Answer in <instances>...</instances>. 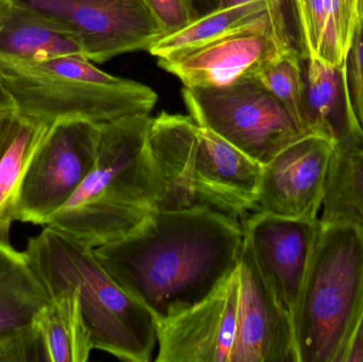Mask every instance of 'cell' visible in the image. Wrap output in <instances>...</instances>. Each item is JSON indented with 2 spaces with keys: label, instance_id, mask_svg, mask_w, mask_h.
<instances>
[{
  "label": "cell",
  "instance_id": "1",
  "mask_svg": "<svg viewBox=\"0 0 363 362\" xmlns=\"http://www.w3.org/2000/svg\"><path fill=\"white\" fill-rule=\"evenodd\" d=\"M238 219L209 210H155L132 233L94 249L115 282L157 322L206 299L237 267Z\"/></svg>",
  "mask_w": 363,
  "mask_h": 362
},
{
  "label": "cell",
  "instance_id": "2",
  "mask_svg": "<svg viewBox=\"0 0 363 362\" xmlns=\"http://www.w3.org/2000/svg\"><path fill=\"white\" fill-rule=\"evenodd\" d=\"M148 149L155 210H209L235 219L255 210L262 165L190 115L152 118Z\"/></svg>",
  "mask_w": 363,
  "mask_h": 362
},
{
  "label": "cell",
  "instance_id": "3",
  "mask_svg": "<svg viewBox=\"0 0 363 362\" xmlns=\"http://www.w3.org/2000/svg\"><path fill=\"white\" fill-rule=\"evenodd\" d=\"M150 114L101 125L97 161L46 225L91 249L123 239L155 210L157 185L148 149Z\"/></svg>",
  "mask_w": 363,
  "mask_h": 362
},
{
  "label": "cell",
  "instance_id": "4",
  "mask_svg": "<svg viewBox=\"0 0 363 362\" xmlns=\"http://www.w3.org/2000/svg\"><path fill=\"white\" fill-rule=\"evenodd\" d=\"M23 252L48 295L77 293L94 350L121 361H151L157 344L155 316L115 282L94 249L45 225L28 239Z\"/></svg>",
  "mask_w": 363,
  "mask_h": 362
},
{
  "label": "cell",
  "instance_id": "5",
  "mask_svg": "<svg viewBox=\"0 0 363 362\" xmlns=\"http://www.w3.org/2000/svg\"><path fill=\"white\" fill-rule=\"evenodd\" d=\"M0 89L16 112L51 125L72 119L104 125L150 114L157 102L151 87L102 72L81 55L43 61L0 55Z\"/></svg>",
  "mask_w": 363,
  "mask_h": 362
},
{
  "label": "cell",
  "instance_id": "6",
  "mask_svg": "<svg viewBox=\"0 0 363 362\" xmlns=\"http://www.w3.org/2000/svg\"><path fill=\"white\" fill-rule=\"evenodd\" d=\"M321 223L291 316L298 362H342L363 310V231Z\"/></svg>",
  "mask_w": 363,
  "mask_h": 362
},
{
  "label": "cell",
  "instance_id": "7",
  "mask_svg": "<svg viewBox=\"0 0 363 362\" xmlns=\"http://www.w3.org/2000/svg\"><path fill=\"white\" fill-rule=\"evenodd\" d=\"M190 116L266 165L305 131L287 108L256 78L221 87H185Z\"/></svg>",
  "mask_w": 363,
  "mask_h": 362
},
{
  "label": "cell",
  "instance_id": "8",
  "mask_svg": "<svg viewBox=\"0 0 363 362\" xmlns=\"http://www.w3.org/2000/svg\"><path fill=\"white\" fill-rule=\"evenodd\" d=\"M101 125L72 119L53 123L21 182L17 221L46 225L97 161Z\"/></svg>",
  "mask_w": 363,
  "mask_h": 362
},
{
  "label": "cell",
  "instance_id": "9",
  "mask_svg": "<svg viewBox=\"0 0 363 362\" xmlns=\"http://www.w3.org/2000/svg\"><path fill=\"white\" fill-rule=\"evenodd\" d=\"M72 34L89 61L149 51L165 30L140 0H8Z\"/></svg>",
  "mask_w": 363,
  "mask_h": 362
},
{
  "label": "cell",
  "instance_id": "10",
  "mask_svg": "<svg viewBox=\"0 0 363 362\" xmlns=\"http://www.w3.org/2000/svg\"><path fill=\"white\" fill-rule=\"evenodd\" d=\"M336 142L309 130L262 166L255 210L285 218L315 220L323 205Z\"/></svg>",
  "mask_w": 363,
  "mask_h": 362
},
{
  "label": "cell",
  "instance_id": "11",
  "mask_svg": "<svg viewBox=\"0 0 363 362\" xmlns=\"http://www.w3.org/2000/svg\"><path fill=\"white\" fill-rule=\"evenodd\" d=\"M238 267L189 310L157 322L159 362H230L237 333Z\"/></svg>",
  "mask_w": 363,
  "mask_h": 362
},
{
  "label": "cell",
  "instance_id": "12",
  "mask_svg": "<svg viewBox=\"0 0 363 362\" xmlns=\"http://www.w3.org/2000/svg\"><path fill=\"white\" fill-rule=\"evenodd\" d=\"M321 225L320 218H285L260 210L241 222L245 244L262 278L290 316L300 297Z\"/></svg>",
  "mask_w": 363,
  "mask_h": 362
},
{
  "label": "cell",
  "instance_id": "13",
  "mask_svg": "<svg viewBox=\"0 0 363 362\" xmlns=\"http://www.w3.org/2000/svg\"><path fill=\"white\" fill-rule=\"evenodd\" d=\"M237 333L230 362H298L291 316L243 244L238 264Z\"/></svg>",
  "mask_w": 363,
  "mask_h": 362
},
{
  "label": "cell",
  "instance_id": "14",
  "mask_svg": "<svg viewBox=\"0 0 363 362\" xmlns=\"http://www.w3.org/2000/svg\"><path fill=\"white\" fill-rule=\"evenodd\" d=\"M281 51L266 17L179 59L159 61V66L185 87H221L256 78Z\"/></svg>",
  "mask_w": 363,
  "mask_h": 362
},
{
  "label": "cell",
  "instance_id": "15",
  "mask_svg": "<svg viewBox=\"0 0 363 362\" xmlns=\"http://www.w3.org/2000/svg\"><path fill=\"white\" fill-rule=\"evenodd\" d=\"M305 103L309 130L323 132L338 147L363 142V130L354 112L347 66H330L306 59Z\"/></svg>",
  "mask_w": 363,
  "mask_h": 362
},
{
  "label": "cell",
  "instance_id": "16",
  "mask_svg": "<svg viewBox=\"0 0 363 362\" xmlns=\"http://www.w3.org/2000/svg\"><path fill=\"white\" fill-rule=\"evenodd\" d=\"M51 127L13 108L0 120V242L11 244L23 176Z\"/></svg>",
  "mask_w": 363,
  "mask_h": 362
},
{
  "label": "cell",
  "instance_id": "17",
  "mask_svg": "<svg viewBox=\"0 0 363 362\" xmlns=\"http://www.w3.org/2000/svg\"><path fill=\"white\" fill-rule=\"evenodd\" d=\"M48 301L26 253L0 242V339L38 333V315Z\"/></svg>",
  "mask_w": 363,
  "mask_h": 362
},
{
  "label": "cell",
  "instance_id": "18",
  "mask_svg": "<svg viewBox=\"0 0 363 362\" xmlns=\"http://www.w3.org/2000/svg\"><path fill=\"white\" fill-rule=\"evenodd\" d=\"M306 59L345 63L359 18V0H294Z\"/></svg>",
  "mask_w": 363,
  "mask_h": 362
},
{
  "label": "cell",
  "instance_id": "19",
  "mask_svg": "<svg viewBox=\"0 0 363 362\" xmlns=\"http://www.w3.org/2000/svg\"><path fill=\"white\" fill-rule=\"evenodd\" d=\"M70 55H83L72 33L36 13L10 4L0 26V55L43 61Z\"/></svg>",
  "mask_w": 363,
  "mask_h": 362
},
{
  "label": "cell",
  "instance_id": "20",
  "mask_svg": "<svg viewBox=\"0 0 363 362\" xmlns=\"http://www.w3.org/2000/svg\"><path fill=\"white\" fill-rule=\"evenodd\" d=\"M266 17L269 15L264 0L219 6L182 29L162 36L148 52L159 61H172Z\"/></svg>",
  "mask_w": 363,
  "mask_h": 362
},
{
  "label": "cell",
  "instance_id": "21",
  "mask_svg": "<svg viewBox=\"0 0 363 362\" xmlns=\"http://www.w3.org/2000/svg\"><path fill=\"white\" fill-rule=\"evenodd\" d=\"M45 361L85 362L94 350L78 295L62 290L49 295L38 318Z\"/></svg>",
  "mask_w": 363,
  "mask_h": 362
},
{
  "label": "cell",
  "instance_id": "22",
  "mask_svg": "<svg viewBox=\"0 0 363 362\" xmlns=\"http://www.w3.org/2000/svg\"><path fill=\"white\" fill-rule=\"evenodd\" d=\"M321 221L347 222L363 231V142L335 147Z\"/></svg>",
  "mask_w": 363,
  "mask_h": 362
},
{
  "label": "cell",
  "instance_id": "23",
  "mask_svg": "<svg viewBox=\"0 0 363 362\" xmlns=\"http://www.w3.org/2000/svg\"><path fill=\"white\" fill-rule=\"evenodd\" d=\"M303 61L294 51H281L260 70L256 79L287 108L296 123L307 131L309 129Z\"/></svg>",
  "mask_w": 363,
  "mask_h": 362
},
{
  "label": "cell",
  "instance_id": "24",
  "mask_svg": "<svg viewBox=\"0 0 363 362\" xmlns=\"http://www.w3.org/2000/svg\"><path fill=\"white\" fill-rule=\"evenodd\" d=\"M345 66L354 112L363 130V16L358 18Z\"/></svg>",
  "mask_w": 363,
  "mask_h": 362
},
{
  "label": "cell",
  "instance_id": "25",
  "mask_svg": "<svg viewBox=\"0 0 363 362\" xmlns=\"http://www.w3.org/2000/svg\"><path fill=\"white\" fill-rule=\"evenodd\" d=\"M157 19L166 34L187 26L199 16L192 0H140Z\"/></svg>",
  "mask_w": 363,
  "mask_h": 362
},
{
  "label": "cell",
  "instance_id": "26",
  "mask_svg": "<svg viewBox=\"0 0 363 362\" xmlns=\"http://www.w3.org/2000/svg\"><path fill=\"white\" fill-rule=\"evenodd\" d=\"M342 362H363V310L347 344Z\"/></svg>",
  "mask_w": 363,
  "mask_h": 362
},
{
  "label": "cell",
  "instance_id": "27",
  "mask_svg": "<svg viewBox=\"0 0 363 362\" xmlns=\"http://www.w3.org/2000/svg\"><path fill=\"white\" fill-rule=\"evenodd\" d=\"M199 16L222 6V0H192Z\"/></svg>",
  "mask_w": 363,
  "mask_h": 362
},
{
  "label": "cell",
  "instance_id": "28",
  "mask_svg": "<svg viewBox=\"0 0 363 362\" xmlns=\"http://www.w3.org/2000/svg\"><path fill=\"white\" fill-rule=\"evenodd\" d=\"M12 108V104H11V102L9 101L6 94H4V91L0 89V120H1L2 117L4 116V114H6V113Z\"/></svg>",
  "mask_w": 363,
  "mask_h": 362
},
{
  "label": "cell",
  "instance_id": "29",
  "mask_svg": "<svg viewBox=\"0 0 363 362\" xmlns=\"http://www.w3.org/2000/svg\"><path fill=\"white\" fill-rule=\"evenodd\" d=\"M9 9H10V2L8 0H0V26L8 13Z\"/></svg>",
  "mask_w": 363,
  "mask_h": 362
},
{
  "label": "cell",
  "instance_id": "30",
  "mask_svg": "<svg viewBox=\"0 0 363 362\" xmlns=\"http://www.w3.org/2000/svg\"><path fill=\"white\" fill-rule=\"evenodd\" d=\"M251 1V0H222V6H232V4H240V2Z\"/></svg>",
  "mask_w": 363,
  "mask_h": 362
},
{
  "label": "cell",
  "instance_id": "31",
  "mask_svg": "<svg viewBox=\"0 0 363 362\" xmlns=\"http://www.w3.org/2000/svg\"><path fill=\"white\" fill-rule=\"evenodd\" d=\"M359 16H363V0H359Z\"/></svg>",
  "mask_w": 363,
  "mask_h": 362
}]
</instances>
